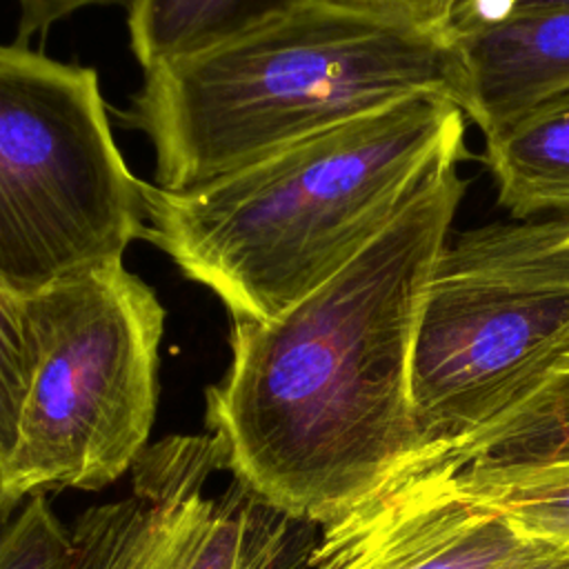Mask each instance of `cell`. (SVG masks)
Instances as JSON below:
<instances>
[{"mask_svg":"<svg viewBox=\"0 0 569 569\" xmlns=\"http://www.w3.org/2000/svg\"><path fill=\"white\" fill-rule=\"evenodd\" d=\"M465 133L331 278L271 320L231 318L229 367L204 391L224 471L325 527L413 462L411 353L425 291L465 196Z\"/></svg>","mask_w":569,"mask_h":569,"instance_id":"obj_1","label":"cell"},{"mask_svg":"<svg viewBox=\"0 0 569 569\" xmlns=\"http://www.w3.org/2000/svg\"><path fill=\"white\" fill-rule=\"evenodd\" d=\"M465 120L411 96L198 187L147 184L144 238L229 318L271 320L385 229Z\"/></svg>","mask_w":569,"mask_h":569,"instance_id":"obj_3","label":"cell"},{"mask_svg":"<svg viewBox=\"0 0 569 569\" xmlns=\"http://www.w3.org/2000/svg\"><path fill=\"white\" fill-rule=\"evenodd\" d=\"M29 342L22 298L0 287V465L7 467L18 438L29 385Z\"/></svg>","mask_w":569,"mask_h":569,"instance_id":"obj_15","label":"cell"},{"mask_svg":"<svg viewBox=\"0 0 569 569\" xmlns=\"http://www.w3.org/2000/svg\"><path fill=\"white\" fill-rule=\"evenodd\" d=\"M569 462V356L520 405L476 433L442 447L409 467L493 471Z\"/></svg>","mask_w":569,"mask_h":569,"instance_id":"obj_11","label":"cell"},{"mask_svg":"<svg viewBox=\"0 0 569 569\" xmlns=\"http://www.w3.org/2000/svg\"><path fill=\"white\" fill-rule=\"evenodd\" d=\"M567 356L569 213L447 240L411 353L418 458L502 418Z\"/></svg>","mask_w":569,"mask_h":569,"instance_id":"obj_4","label":"cell"},{"mask_svg":"<svg viewBox=\"0 0 569 569\" xmlns=\"http://www.w3.org/2000/svg\"><path fill=\"white\" fill-rule=\"evenodd\" d=\"M549 2H569V0H462L460 9L456 11L453 20L467 18H493L511 9L533 7V4H549ZM451 20V22H453ZM451 27V24H449Z\"/></svg>","mask_w":569,"mask_h":569,"instance_id":"obj_19","label":"cell"},{"mask_svg":"<svg viewBox=\"0 0 569 569\" xmlns=\"http://www.w3.org/2000/svg\"><path fill=\"white\" fill-rule=\"evenodd\" d=\"M22 309L31 369L4 482L20 498L104 489L151 445L167 311L122 262L22 298Z\"/></svg>","mask_w":569,"mask_h":569,"instance_id":"obj_5","label":"cell"},{"mask_svg":"<svg viewBox=\"0 0 569 569\" xmlns=\"http://www.w3.org/2000/svg\"><path fill=\"white\" fill-rule=\"evenodd\" d=\"M422 93L462 111L449 31L349 0H291L218 44L147 69L120 120L151 142L156 187L182 191Z\"/></svg>","mask_w":569,"mask_h":569,"instance_id":"obj_2","label":"cell"},{"mask_svg":"<svg viewBox=\"0 0 569 569\" xmlns=\"http://www.w3.org/2000/svg\"><path fill=\"white\" fill-rule=\"evenodd\" d=\"M487 569H569V549L529 538L511 556Z\"/></svg>","mask_w":569,"mask_h":569,"instance_id":"obj_18","label":"cell"},{"mask_svg":"<svg viewBox=\"0 0 569 569\" xmlns=\"http://www.w3.org/2000/svg\"><path fill=\"white\" fill-rule=\"evenodd\" d=\"M18 2V40L24 42L31 36L47 33L56 22L69 18L71 13L109 2H129V0H16Z\"/></svg>","mask_w":569,"mask_h":569,"instance_id":"obj_17","label":"cell"},{"mask_svg":"<svg viewBox=\"0 0 569 569\" xmlns=\"http://www.w3.org/2000/svg\"><path fill=\"white\" fill-rule=\"evenodd\" d=\"M449 33L462 67V113L485 136L569 89V2L453 20Z\"/></svg>","mask_w":569,"mask_h":569,"instance_id":"obj_9","label":"cell"},{"mask_svg":"<svg viewBox=\"0 0 569 569\" xmlns=\"http://www.w3.org/2000/svg\"><path fill=\"white\" fill-rule=\"evenodd\" d=\"M525 540L447 471L402 467L320 527L309 569H487Z\"/></svg>","mask_w":569,"mask_h":569,"instance_id":"obj_8","label":"cell"},{"mask_svg":"<svg viewBox=\"0 0 569 569\" xmlns=\"http://www.w3.org/2000/svg\"><path fill=\"white\" fill-rule=\"evenodd\" d=\"M224 471L211 433H171L131 467L129 491L71 525L73 569H309L320 527L293 518Z\"/></svg>","mask_w":569,"mask_h":569,"instance_id":"obj_7","label":"cell"},{"mask_svg":"<svg viewBox=\"0 0 569 569\" xmlns=\"http://www.w3.org/2000/svg\"><path fill=\"white\" fill-rule=\"evenodd\" d=\"M22 498H24V496H22ZM22 498L9 491V487H7V482H4V469H2V465H0V525L9 518V513L18 507V502H20Z\"/></svg>","mask_w":569,"mask_h":569,"instance_id":"obj_20","label":"cell"},{"mask_svg":"<svg viewBox=\"0 0 569 569\" xmlns=\"http://www.w3.org/2000/svg\"><path fill=\"white\" fill-rule=\"evenodd\" d=\"M498 202L516 220L569 213V89L487 133Z\"/></svg>","mask_w":569,"mask_h":569,"instance_id":"obj_10","label":"cell"},{"mask_svg":"<svg viewBox=\"0 0 569 569\" xmlns=\"http://www.w3.org/2000/svg\"><path fill=\"white\" fill-rule=\"evenodd\" d=\"M358 4L373 7L405 22L418 24L422 29L449 31V24L460 9L462 0H349Z\"/></svg>","mask_w":569,"mask_h":569,"instance_id":"obj_16","label":"cell"},{"mask_svg":"<svg viewBox=\"0 0 569 569\" xmlns=\"http://www.w3.org/2000/svg\"><path fill=\"white\" fill-rule=\"evenodd\" d=\"M71 529L42 491L27 493L0 525V569H73Z\"/></svg>","mask_w":569,"mask_h":569,"instance_id":"obj_14","label":"cell"},{"mask_svg":"<svg viewBox=\"0 0 569 569\" xmlns=\"http://www.w3.org/2000/svg\"><path fill=\"white\" fill-rule=\"evenodd\" d=\"M449 476L465 493L507 516L527 538L569 549V462L493 471L460 469Z\"/></svg>","mask_w":569,"mask_h":569,"instance_id":"obj_13","label":"cell"},{"mask_svg":"<svg viewBox=\"0 0 569 569\" xmlns=\"http://www.w3.org/2000/svg\"><path fill=\"white\" fill-rule=\"evenodd\" d=\"M291 0H129V44L147 71L218 44Z\"/></svg>","mask_w":569,"mask_h":569,"instance_id":"obj_12","label":"cell"},{"mask_svg":"<svg viewBox=\"0 0 569 569\" xmlns=\"http://www.w3.org/2000/svg\"><path fill=\"white\" fill-rule=\"evenodd\" d=\"M93 67L0 42V287L29 298L113 262L147 231Z\"/></svg>","mask_w":569,"mask_h":569,"instance_id":"obj_6","label":"cell"}]
</instances>
